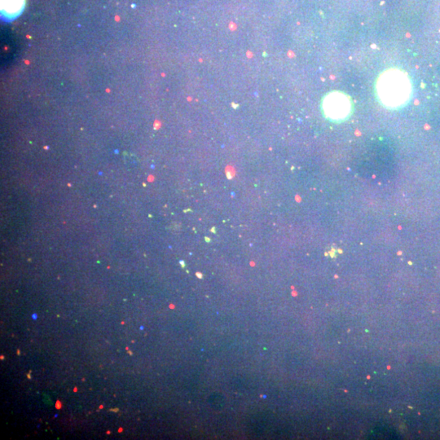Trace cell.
<instances>
[{"label":"cell","mask_w":440,"mask_h":440,"mask_svg":"<svg viewBox=\"0 0 440 440\" xmlns=\"http://www.w3.org/2000/svg\"><path fill=\"white\" fill-rule=\"evenodd\" d=\"M28 378H29V379H30V378H31V377H30V374H28Z\"/></svg>","instance_id":"9"},{"label":"cell","mask_w":440,"mask_h":440,"mask_svg":"<svg viewBox=\"0 0 440 440\" xmlns=\"http://www.w3.org/2000/svg\"><path fill=\"white\" fill-rule=\"evenodd\" d=\"M118 409H115V410H114V409H111L110 411H113V412H118Z\"/></svg>","instance_id":"7"},{"label":"cell","mask_w":440,"mask_h":440,"mask_svg":"<svg viewBox=\"0 0 440 440\" xmlns=\"http://www.w3.org/2000/svg\"><path fill=\"white\" fill-rule=\"evenodd\" d=\"M323 110L325 115L333 120H342L350 114L351 103L346 95L333 92L324 97Z\"/></svg>","instance_id":"2"},{"label":"cell","mask_w":440,"mask_h":440,"mask_svg":"<svg viewBox=\"0 0 440 440\" xmlns=\"http://www.w3.org/2000/svg\"><path fill=\"white\" fill-rule=\"evenodd\" d=\"M33 320H36L37 318H38V316H37L36 314H34L32 316Z\"/></svg>","instance_id":"4"},{"label":"cell","mask_w":440,"mask_h":440,"mask_svg":"<svg viewBox=\"0 0 440 440\" xmlns=\"http://www.w3.org/2000/svg\"><path fill=\"white\" fill-rule=\"evenodd\" d=\"M378 97L385 106L398 108L404 106L410 97V80L404 71L388 69L379 76L377 81Z\"/></svg>","instance_id":"1"},{"label":"cell","mask_w":440,"mask_h":440,"mask_svg":"<svg viewBox=\"0 0 440 440\" xmlns=\"http://www.w3.org/2000/svg\"><path fill=\"white\" fill-rule=\"evenodd\" d=\"M54 417H58V414H56V415H55V416H54Z\"/></svg>","instance_id":"8"},{"label":"cell","mask_w":440,"mask_h":440,"mask_svg":"<svg viewBox=\"0 0 440 440\" xmlns=\"http://www.w3.org/2000/svg\"><path fill=\"white\" fill-rule=\"evenodd\" d=\"M197 276L199 277L200 279H202V273H197Z\"/></svg>","instance_id":"5"},{"label":"cell","mask_w":440,"mask_h":440,"mask_svg":"<svg viewBox=\"0 0 440 440\" xmlns=\"http://www.w3.org/2000/svg\"><path fill=\"white\" fill-rule=\"evenodd\" d=\"M25 0H1V10L5 18L13 19L22 13Z\"/></svg>","instance_id":"3"},{"label":"cell","mask_w":440,"mask_h":440,"mask_svg":"<svg viewBox=\"0 0 440 440\" xmlns=\"http://www.w3.org/2000/svg\"><path fill=\"white\" fill-rule=\"evenodd\" d=\"M181 262V265H182L183 268H185V262H184V261H181V262Z\"/></svg>","instance_id":"6"}]
</instances>
